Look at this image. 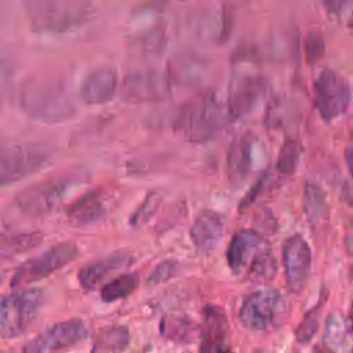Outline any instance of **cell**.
I'll return each instance as SVG.
<instances>
[{
  "label": "cell",
  "instance_id": "24",
  "mask_svg": "<svg viewBox=\"0 0 353 353\" xmlns=\"http://www.w3.org/2000/svg\"><path fill=\"white\" fill-rule=\"evenodd\" d=\"M303 208L307 221L316 226L328 218V204L324 190L314 182H306L303 192Z\"/></svg>",
  "mask_w": 353,
  "mask_h": 353
},
{
  "label": "cell",
  "instance_id": "5",
  "mask_svg": "<svg viewBox=\"0 0 353 353\" xmlns=\"http://www.w3.org/2000/svg\"><path fill=\"white\" fill-rule=\"evenodd\" d=\"M223 119L221 103L208 94L188 105L179 117L178 130L190 142H205L219 132Z\"/></svg>",
  "mask_w": 353,
  "mask_h": 353
},
{
  "label": "cell",
  "instance_id": "4",
  "mask_svg": "<svg viewBox=\"0 0 353 353\" xmlns=\"http://www.w3.org/2000/svg\"><path fill=\"white\" fill-rule=\"evenodd\" d=\"M30 22L39 30L65 32L88 19L90 6L83 0H26Z\"/></svg>",
  "mask_w": 353,
  "mask_h": 353
},
{
  "label": "cell",
  "instance_id": "22",
  "mask_svg": "<svg viewBox=\"0 0 353 353\" xmlns=\"http://www.w3.org/2000/svg\"><path fill=\"white\" fill-rule=\"evenodd\" d=\"M324 343L332 353H350V321L332 312L325 323Z\"/></svg>",
  "mask_w": 353,
  "mask_h": 353
},
{
  "label": "cell",
  "instance_id": "9",
  "mask_svg": "<svg viewBox=\"0 0 353 353\" xmlns=\"http://www.w3.org/2000/svg\"><path fill=\"white\" fill-rule=\"evenodd\" d=\"M350 97L349 84L332 70H324L314 84V103L320 116L327 121L347 110Z\"/></svg>",
  "mask_w": 353,
  "mask_h": 353
},
{
  "label": "cell",
  "instance_id": "17",
  "mask_svg": "<svg viewBox=\"0 0 353 353\" xmlns=\"http://www.w3.org/2000/svg\"><path fill=\"white\" fill-rule=\"evenodd\" d=\"M119 85L117 74L110 68H98L87 74L80 87V97L87 103H103L112 99Z\"/></svg>",
  "mask_w": 353,
  "mask_h": 353
},
{
  "label": "cell",
  "instance_id": "34",
  "mask_svg": "<svg viewBox=\"0 0 353 353\" xmlns=\"http://www.w3.org/2000/svg\"><path fill=\"white\" fill-rule=\"evenodd\" d=\"M8 79V72H7V66L0 62V91L6 87V81Z\"/></svg>",
  "mask_w": 353,
  "mask_h": 353
},
{
  "label": "cell",
  "instance_id": "1",
  "mask_svg": "<svg viewBox=\"0 0 353 353\" xmlns=\"http://www.w3.org/2000/svg\"><path fill=\"white\" fill-rule=\"evenodd\" d=\"M19 108L41 123H62L74 116L76 108L66 91L51 81H32L18 97Z\"/></svg>",
  "mask_w": 353,
  "mask_h": 353
},
{
  "label": "cell",
  "instance_id": "31",
  "mask_svg": "<svg viewBox=\"0 0 353 353\" xmlns=\"http://www.w3.org/2000/svg\"><path fill=\"white\" fill-rule=\"evenodd\" d=\"M269 182H270V175L269 174H263L261 178H258V181L250 188V190L241 199V201L239 204V210L241 211V210H247L248 207H251L263 194Z\"/></svg>",
  "mask_w": 353,
  "mask_h": 353
},
{
  "label": "cell",
  "instance_id": "27",
  "mask_svg": "<svg viewBox=\"0 0 353 353\" xmlns=\"http://www.w3.org/2000/svg\"><path fill=\"white\" fill-rule=\"evenodd\" d=\"M139 285L138 273H124L112 281L106 283L101 290V298L103 302L112 303L132 294Z\"/></svg>",
  "mask_w": 353,
  "mask_h": 353
},
{
  "label": "cell",
  "instance_id": "21",
  "mask_svg": "<svg viewBox=\"0 0 353 353\" xmlns=\"http://www.w3.org/2000/svg\"><path fill=\"white\" fill-rule=\"evenodd\" d=\"M200 327L183 314H167L160 321L161 335L175 343H192L199 336Z\"/></svg>",
  "mask_w": 353,
  "mask_h": 353
},
{
  "label": "cell",
  "instance_id": "28",
  "mask_svg": "<svg viewBox=\"0 0 353 353\" xmlns=\"http://www.w3.org/2000/svg\"><path fill=\"white\" fill-rule=\"evenodd\" d=\"M324 299L319 301L302 319L301 324L296 328V339L301 343H309L314 335L317 334L319 330V323H320V316H321V309H323V303Z\"/></svg>",
  "mask_w": 353,
  "mask_h": 353
},
{
  "label": "cell",
  "instance_id": "19",
  "mask_svg": "<svg viewBox=\"0 0 353 353\" xmlns=\"http://www.w3.org/2000/svg\"><path fill=\"white\" fill-rule=\"evenodd\" d=\"M225 229V222L221 214L205 210L194 219L190 228V239L194 247L200 251H211L219 243Z\"/></svg>",
  "mask_w": 353,
  "mask_h": 353
},
{
  "label": "cell",
  "instance_id": "32",
  "mask_svg": "<svg viewBox=\"0 0 353 353\" xmlns=\"http://www.w3.org/2000/svg\"><path fill=\"white\" fill-rule=\"evenodd\" d=\"M176 272V262L175 261H164L156 266V269L152 272V274L148 279L149 284H160L167 280H170Z\"/></svg>",
  "mask_w": 353,
  "mask_h": 353
},
{
  "label": "cell",
  "instance_id": "6",
  "mask_svg": "<svg viewBox=\"0 0 353 353\" xmlns=\"http://www.w3.org/2000/svg\"><path fill=\"white\" fill-rule=\"evenodd\" d=\"M285 312L283 295L277 290L266 287L254 291L244 299L239 316L248 330L270 331L283 321Z\"/></svg>",
  "mask_w": 353,
  "mask_h": 353
},
{
  "label": "cell",
  "instance_id": "12",
  "mask_svg": "<svg viewBox=\"0 0 353 353\" xmlns=\"http://www.w3.org/2000/svg\"><path fill=\"white\" fill-rule=\"evenodd\" d=\"M283 265L287 288L294 294L301 292L312 268V251L301 234H294L284 241Z\"/></svg>",
  "mask_w": 353,
  "mask_h": 353
},
{
  "label": "cell",
  "instance_id": "14",
  "mask_svg": "<svg viewBox=\"0 0 353 353\" xmlns=\"http://www.w3.org/2000/svg\"><path fill=\"white\" fill-rule=\"evenodd\" d=\"M266 80L262 76H245L230 91L228 112L233 119L247 116L266 92Z\"/></svg>",
  "mask_w": 353,
  "mask_h": 353
},
{
  "label": "cell",
  "instance_id": "37",
  "mask_svg": "<svg viewBox=\"0 0 353 353\" xmlns=\"http://www.w3.org/2000/svg\"><path fill=\"white\" fill-rule=\"evenodd\" d=\"M319 353H332V352H330V350H323V352H319Z\"/></svg>",
  "mask_w": 353,
  "mask_h": 353
},
{
  "label": "cell",
  "instance_id": "30",
  "mask_svg": "<svg viewBox=\"0 0 353 353\" xmlns=\"http://www.w3.org/2000/svg\"><path fill=\"white\" fill-rule=\"evenodd\" d=\"M161 201V196L156 192H150L145 200L142 201V204L137 208V211L131 215L130 223L134 226H139L142 223H146L157 211L159 205Z\"/></svg>",
  "mask_w": 353,
  "mask_h": 353
},
{
  "label": "cell",
  "instance_id": "7",
  "mask_svg": "<svg viewBox=\"0 0 353 353\" xmlns=\"http://www.w3.org/2000/svg\"><path fill=\"white\" fill-rule=\"evenodd\" d=\"M79 250L72 241L58 243L39 255L22 262L12 273L10 285L12 288H21L23 285L39 281L50 274L55 273L69 262H72Z\"/></svg>",
  "mask_w": 353,
  "mask_h": 353
},
{
  "label": "cell",
  "instance_id": "33",
  "mask_svg": "<svg viewBox=\"0 0 353 353\" xmlns=\"http://www.w3.org/2000/svg\"><path fill=\"white\" fill-rule=\"evenodd\" d=\"M306 50H307V58L310 62H314L316 59H319L324 51V41L320 36L317 34H310L307 37V44H306Z\"/></svg>",
  "mask_w": 353,
  "mask_h": 353
},
{
  "label": "cell",
  "instance_id": "25",
  "mask_svg": "<svg viewBox=\"0 0 353 353\" xmlns=\"http://www.w3.org/2000/svg\"><path fill=\"white\" fill-rule=\"evenodd\" d=\"M247 266V279L255 284L268 283L273 280L277 273V261L269 245L256 252Z\"/></svg>",
  "mask_w": 353,
  "mask_h": 353
},
{
  "label": "cell",
  "instance_id": "3",
  "mask_svg": "<svg viewBox=\"0 0 353 353\" xmlns=\"http://www.w3.org/2000/svg\"><path fill=\"white\" fill-rule=\"evenodd\" d=\"M85 178L77 174L58 175L32 185L15 197V207L25 216H43L61 204Z\"/></svg>",
  "mask_w": 353,
  "mask_h": 353
},
{
  "label": "cell",
  "instance_id": "8",
  "mask_svg": "<svg viewBox=\"0 0 353 353\" xmlns=\"http://www.w3.org/2000/svg\"><path fill=\"white\" fill-rule=\"evenodd\" d=\"M48 153L39 148L0 146V186L10 185L39 171L48 163Z\"/></svg>",
  "mask_w": 353,
  "mask_h": 353
},
{
  "label": "cell",
  "instance_id": "15",
  "mask_svg": "<svg viewBox=\"0 0 353 353\" xmlns=\"http://www.w3.org/2000/svg\"><path fill=\"white\" fill-rule=\"evenodd\" d=\"M268 247L266 240L254 229L237 230L229 241L226 259L233 273H240L252 259V256Z\"/></svg>",
  "mask_w": 353,
  "mask_h": 353
},
{
  "label": "cell",
  "instance_id": "35",
  "mask_svg": "<svg viewBox=\"0 0 353 353\" xmlns=\"http://www.w3.org/2000/svg\"><path fill=\"white\" fill-rule=\"evenodd\" d=\"M324 1H325L327 7H328L330 10H332V11L338 10V8L341 7V4L343 3V0H324Z\"/></svg>",
  "mask_w": 353,
  "mask_h": 353
},
{
  "label": "cell",
  "instance_id": "11",
  "mask_svg": "<svg viewBox=\"0 0 353 353\" xmlns=\"http://www.w3.org/2000/svg\"><path fill=\"white\" fill-rule=\"evenodd\" d=\"M121 97L130 102H159L171 92L168 77L159 70L130 73L121 83Z\"/></svg>",
  "mask_w": 353,
  "mask_h": 353
},
{
  "label": "cell",
  "instance_id": "23",
  "mask_svg": "<svg viewBox=\"0 0 353 353\" xmlns=\"http://www.w3.org/2000/svg\"><path fill=\"white\" fill-rule=\"evenodd\" d=\"M130 343V331L125 325H109L102 328L92 345V353H121Z\"/></svg>",
  "mask_w": 353,
  "mask_h": 353
},
{
  "label": "cell",
  "instance_id": "38",
  "mask_svg": "<svg viewBox=\"0 0 353 353\" xmlns=\"http://www.w3.org/2000/svg\"><path fill=\"white\" fill-rule=\"evenodd\" d=\"M222 353H232V352H229V350H225V352H222Z\"/></svg>",
  "mask_w": 353,
  "mask_h": 353
},
{
  "label": "cell",
  "instance_id": "36",
  "mask_svg": "<svg viewBox=\"0 0 353 353\" xmlns=\"http://www.w3.org/2000/svg\"><path fill=\"white\" fill-rule=\"evenodd\" d=\"M346 163H347V168L352 170V150H350V148H347V150H346Z\"/></svg>",
  "mask_w": 353,
  "mask_h": 353
},
{
  "label": "cell",
  "instance_id": "16",
  "mask_svg": "<svg viewBox=\"0 0 353 353\" xmlns=\"http://www.w3.org/2000/svg\"><path fill=\"white\" fill-rule=\"evenodd\" d=\"M134 263V258L128 254H112L106 258L84 265L79 272V283L85 291H94L112 274L127 269Z\"/></svg>",
  "mask_w": 353,
  "mask_h": 353
},
{
  "label": "cell",
  "instance_id": "26",
  "mask_svg": "<svg viewBox=\"0 0 353 353\" xmlns=\"http://www.w3.org/2000/svg\"><path fill=\"white\" fill-rule=\"evenodd\" d=\"M43 240L40 232H0V254L15 255L25 252Z\"/></svg>",
  "mask_w": 353,
  "mask_h": 353
},
{
  "label": "cell",
  "instance_id": "39",
  "mask_svg": "<svg viewBox=\"0 0 353 353\" xmlns=\"http://www.w3.org/2000/svg\"><path fill=\"white\" fill-rule=\"evenodd\" d=\"M255 353H259V352H255Z\"/></svg>",
  "mask_w": 353,
  "mask_h": 353
},
{
  "label": "cell",
  "instance_id": "13",
  "mask_svg": "<svg viewBox=\"0 0 353 353\" xmlns=\"http://www.w3.org/2000/svg\"><path fill=\"white\" fill-rule=\"evenodd\" d=\"M201 353H222L229 339V325L225 312L214 305L204 309L203 323L199 331Z\"/></svg>",
  "mask_w": 353,
  "mask_h": 353
},
{
  "label": "cell",
  "instance_id": "18",
  "mask_svg": "<svg viewBox=\"0 0 353 353\" xmlns=\"http://www.w3.org/2000/svg\"><path fill=\"white\" fill-rule=\"evenodd\" d=\"M106 214V203L103 193L99 190H92L81 197H79L76 201H73L68 210V221L74 228H84L97 223L101 221Z\"/></svg>",
  "mask_w": 353,
  "mask_h": 353
},
{
  "label": "cell",
  "instance_id": "29",
  "mask_svg": "<svg viewBox=\"0 0 353 353\" xmlns=\"http://www.w3.org/2000/svg\"><path fill=\"white\" fill-rule=\"evenodd\" d=\"M301 157V148L299 143L294 139H287L279 153L277 157V170L281 174L291 175L296 170Z\"/></svg>",
  "mask_w": 353,
  "mask_h": 353
},
{
  "label": "cell",
  "instance_id": "2",
  "mask_svg": "<svg viewBox=\"0 0 353 353\" xmlns=\"http://www.w3.org/2000/svg\"><path fill=\"white\" fill-rule=\"evenodd\" d=\"M44 305L39 288H28L0 295V338L12 339L23 335L37 319Z\"/></svg>",
  "mask_w": 353,
  "mask_h": 353
},
{
  "label": "cell",
  "instance_id": "20",
  "mask_svg": "<svg viewBox=\"0 0 353 353\" xmlns=\"http://www.w3.org/2000/svg\"><path fill=\"white\" fill-rule=\"evenodd\" d=\"M252 141L248 137H240L236 139L228 154L226 168L229 179L233 185L243 182L252 168Z\"/></svg>",
  "mask_w": 353,
  "mask_h": 353
},
{
  "label": "cell",
  "instance_id": "10",
  "mask_svg": "<svg viewBox=\"0 0 353 353\" xmlns=\"http://www.w3.org/2000/svg\"><path fill=\"white\" fill-rule=\"evenodd\" d=\"M87 338V328L81 320L72 319L55 323L23 345V353H54L77 345Z\"/></svg>",
  "mask_w": 353,
  "mask_h": 353
}]
</instances>
